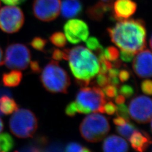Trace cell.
Here are the masks:
<instances>
[{
	"label": "cell",
	"mask_w": 152,
	"mask_h": 152,
	"mask_svg": "<svg viewBox=\"0 0 152 152\" xmlns=\"http://www.w3.org/2000/svg\"><path fill=\"white\" fill-rule=\"evenodd\" d=\"M112 42L121 50L137 53L146 47L147 30L141 19H126L107 29Z\"/></svg>",
	"instance_id": "6da1fadb"
},
{
	"label": "cell",
	"mask_w": 152,
	"mask_h": 152,
	"mask_svg": "<svg viewBox=\"0 0 152 152\" xmlns=\"http://www.w3.org/2000/svg\"><path fill=\"white\" fill-rule=\"evenodd\" d=\"M76 83L87 86L98 75L100 64L98 58L89 49L82 46L68 49L67 59Z\"/></svg>",
	"instance_id": "7a4b0ae2"
},
{
	"label": "cell",
	"mask_w": 152,
	"mask_h": 152,
	"mask_svg": "<svg viewBox=\"0 0 152 152\" xmlns=\"http://www.w3.org/2000/svg\"><path fill=\"white\" fill-rule=\"evenodd\" d=\"M106 103L103 91L98 86L81 88L76 95L75 101L68 104L65 113L69 117H74L77 113L88 114L91 112L104 113Z\"/></svg>",
	"instance_id": "3957f363"
},
{
	"label": "cell",
	"mask_w": 152,
	"mask_h": 152,
	"mask_svg": "<svg viewBox=\"0 0 152 152\" xmlns=\"http://www.w3.org/2000/svg\"><path fill=\"white\" fill-rule=\"evenodd\" d=\"M40 80L44 88L53 94H67L71 85V79L68 73L55 60H51L45 66Z\"/></svg>",
	"instance_id": "277c9868"
},
{
	"label": "cell",
	"mask_w": 152,
	"mask_h": 152,
	"mask_svg": "<svg viewBox=\"0 0 152 152\" xmlns=\"http://www.w3.org/2000/svg\"><path fill=\"white\" fill-rule=\"evenodd\" d=\"M110 129L107 118L98 113L86 116L80 126L82 137L90 142H98L103 140Z\"/></svg>",
	"instance_id": "5b68a950"
},
{
	"label": "cell",
	"mask_w": 152,
	"mask_h": 152,
	"mask_svg": "<svg viewBox=\"0 0 152 152\" xmlns=\"http://www.w3.org/2000/svg\"><path fill=\"white\" fill-rule=\"evenodd\" d=\"M9 127L12 134L18 138L31 137L37 130L38 120L31 110L18 109L10 119Z\"/></svg>",
	"instance_id": "8992f818"
},
{
	"label": "cell",
	"mask_w": 152,
	"mask_h": 152,
	"mask_svg": "<svg viewBox=\"0 0 152 152\" xmlns=\"http://www.w3.org/2000/svg\"><path fill=\"white\" fill-rule=\"evenodd\" d=\"M31 60V51L23 44H12L6 50L4 64L9 69L25 70L29 65Z\"/></svg>",
	"instance_id": "52a82bcc"
},
{
	"label": "cell",
	"mask_w": 152,
	"mask_h": 152,
	"mask_svg": "<svg viewBox=\"0 0 152 152\" xmlns=\"http://www.w3.org/2000/svg\"><path fill=\"white\" fill-rule=\"evenodd\" d=\"M24 22V15L20 8L8 6L0 9V29L4 32H17L21 29Z\"/></svg>",
	"instance_id": "ba28073f"
},
{
	"label": "cell",
	"mask_w": 152,
	"mask_h": 152,
	"mask_svg": "<svg viewBox=\"0 0 152 152\" xmlns=\"http://www.w3.org/2000/svg\"><path fill=\"white\" fill-rule=\"evenodd\" d=\"M131 118L137 123L145 124L152 118V99L144 95L133 98L129 103Z\"/></svg>",
	"instance_id": "9c48e42d"
},
{
	"label": "cell",
	"mask_w": 152,
	"mask_h": 152,
	"mask_svg": "<svg viewBox=\"0 0 152 152\" xmlns=\"http://www.w3.org/2000/svg\"><path fill=\"white\" fill-rule=\"evenodd\" d=\"M60 7V0H34L33 12L41 21L51 22L59 15Z\"/></svg>",
	"instance_id": "30bf717a"
},
{
	"label": "cell",
	"mask_w": 152,
	"mask_h": 152,
	"mask_svg": "<svg viewBox=\"0 0 152 152\" xmlns=\"http://www.w3.org/2000/svg\"><path fill=\"white\" fill-rule=\"evenodd\" d=\"M66 38L71 44H77L87 39L89 29L87 24L77 19H71L64 26Z\"/></svg>",
	"instance_id": "8fae6325"
},
{
	"label": "cell",
	"mask_w": 152,
	"mask_h": 152,
	"mask_svg": "<svg viewBox=\"0 0 152 152\" xmlns=\"http://www.w3.org/2000/svg\"><path fill=\"white\" fill-rule=\"evenodd\" d=\"M132 68L136 75L141 78L152 77V52L143 49L134 58Z\"/></svg>",
	"instance_id": "7c38bea8"
},
{
	"label": "cell",
	"mask_w": 152,
	"mask_h": 152,
	"mask_svg": "<svg viewBox=\"0 0 152 152\" xmlns=\"http://www.w3.org/2000/svg\"><path fill=\"white\" fill-rule=\"evenodd\" d=\"M137 4L133 0H115L112 5V16L121 21L130 18L136 12Z\"/></svg>",
	"instance_id": "4fadbf2b"
},
{
	"label": "cell",
	"mask_w": 152,
	"mask_h": 152,
	"mask_svg": "<svg viewBox=\"0 0 152 152\" xmlns=\"http://www.w3.org/2000/svg\"><path fill=\"white\" fill-rule=\"evenodd\" d=\"M129 139L131 146L136 152H145L152 144L151 136L145 131L136 130Z\"/></svg>",
	"instance_id": "5bb4252c"
},
{
	"label": "cell",
	"mask_w": 152,
	"mask_h": 152,
	"mask_svg": "<svg viewBox=\"0 0 152 152\" xmlns=\"http://www.w3.org/2000/svg\"><path fill=\"white\" fill-rule=\"evenodd\" d=\"M102 149L103 152H128L129 145L122 137L111 135L104 140Z\"/></svg>",
	"instance_id": "9a60e30c"
},
{
	"label": "cell",
	"mask_w": 152,
	"mask_h": 152,
	"mask_svg": "<svg viewBox=\"0 0 152 152\" xmlns=\"http://www.w3.org/2000/svg\"><path fill=\"white\" fill-rule=\"evenodd\" d=\"M112 3L100 1L89 7L86 11L87 15L94 21H101L104 16L112 10Z\"/></svg>",
	"instance_id": "2e32d148"
},
{
	"label": "cell",
	"mask_w": 152,
	"mask_h": 152,
	"mask_svg": "<svg viewBox=\"0 0 152 152\" xmlns=\"http://www.w3.org/2000/svg\"><path fill=\"white\" fill-rule=\"evenodd\" d=\"M60 9L62 16L69 19L80 15L82 12L83 7L78 0H63Z\"/></svg>",
	"instance_id": "e0dca14e"
},
{
	"label": "cell",
	"mask_w": 152,
	"mask_h": 152,
	"mask_svg": "<svg viewBox=\"0 0 152 152\" xmlns=\"http://www.w3.org/2000/svg\"><path fill=\"white\" fill-rule=\"evenodd\" d=\"M22 78V72L19 70L14 69L9 72L4 73L2 81L6 87H16L20 83Z\"/></svg>",
	"instance_id": "ac0fdd59"
},
{
	"label": "cell",
	"mask_w": 152,
	"mask_h": 152,
	"mask_svg": "<svg viewBox=\"0 0 152 152\" xmlns=\"http://www.w3.org/2000/svg\"><path fill=\"white\" fill-rule=\"evenodd\" d=\"M19 108L16 102L8 95L0 97V112L3 115H10L14 113Z\"/></svg>",
	"instance_id": "d6986e66"
},
{
	"label": "cell",
	"mask_w": 152,
	"mask_h": 152,
	"mask_svg": "<svg viewBox=\"0 0 152 152\" xmlns=\"http://www.w3.org/2000/svg\"><path fill=\"white\" fill-rule=\"evenodd\" d=\"M15 146V141L10 134L4 132L0 134V152H10Z\"/></svg>",
	"instance_id": "ffe728a7"
},
{
	"label": "cell",
	"mask_w": 152,
	"mask_h": 152,
	"mask_svg": "<svg viewBox=\"0 0 152 152\" xmlns=\"http://www.w3.org/2000/svg\"><path fill=\"white\" fill-rule=\"evenodd\" d=\"M46 143L47 140L46 138L41 137L32 144L24 147L19 151H16L15 152H42L43 148L46 146Z\"/></svg>",
	"instance_id": "44dd1931"
},
{
	"label": "cell",
	"mask_w": 152,
	"mask_h": 152,
	"mask_svg": "<svg viewBox=\"0 0 152 152\" xmlns=\"http://www.w3.org/2000/svg\"><path fill=\"white\" fill-rule=\"evenodd\" d=\"M136 130H137L136 126L129 121L127 122L125 125L121 126H117L116 127L117 132L121 136L127 139H129L131 135Z\"/></svg>",
	"instance_id": "7402d4cb"
},
{
	"label": "cell",
	"mask_w": 152,
	"mask_h": 152,
	"mask_svg": "<svg viewBox=\"0 0 152 152\" xmlns=\"http://www.w3.org/2000/svg\"><path fill=\"white\" fill-rule=\"evenodd\" d=\"M49 39L51 42L58 48H63L66 44L65 34L60 32L54 33L50 36Z\"/></svg>",
	"instance_id": "603a6c76"
},
{
	"label": "cell",
	"mask_w": 152,
	"mask_h": 152,
	"mask_svg": "<svg viewBox=\"0 0 152 152\" xmlns=\"http://www.w3.org/2000/svg\"><path fill=\"white\" fill-rule=\"evenodd\" d=\"M86 46L90 50L95 52L99 55L103 51L104 49L102 45L100 44L98 38L94 37H91L86 39Z\"/></svg>",
	"instance_id": "cb8c5ba5"
},
{
	"label": "cell",
	"mask_w": 152,
	"mask_h": 152,
	"mask_svg": "<svg viewBox=\"0 0 152 152\" xmlns=\"http://www.w3.org/2000/svg\"><path fill=\"white\" fill-rule=\"evenodd\" d=\"M103 55L105 59L113 63L118 60L120 56V52L115 47L110 46L104 50Z\"/></svg>",
	"instance_id": "d4e9b609"
},
{
	"label": "cell",
	"mask_w": 152,
	"mask_h": 152,
	"mask_svg": "<svg viewBox=\"0 0 152 152\" xmlns=\"http://www.w3.org/2000/svg\"><path fill=\"white\" fill-rule=\"evenodd\" d=\"M64 152H92L87 147L82 146L77 142H71L65 147Z\"/></svg>",
	"instance_id": "484cf974"
},
{
	"label": "cell",
	"mask_w": 152,
	"mask_h": 152,
	"mask_svg": "<svg viewBox=\"0 0 152 152\" xmlns=\"http://www.w3.org/2000/svg\"><path fill=\"white\" fill-rule=\"evenodd\" d=\"M47 44V40L44 38L36 37L33 39L31 41L30 45L38 51H40L41 52H44V49Z\"/></svg>",
	"instance_id": "4316f807"
},
{
	"label": "cell",
	"mask_w": 152,
	"mask_h": 152,
	"mask_svg": "<svg viewBox=\"0 0 152 152\" xmlns=\"http://www.w3.org/2000/svg\"><path fill=\"white\" fill-rule=\"evenodd\" d=\"M119 92L122 95L127 99L132 97L135 94L134 87L128 84H125L119 87Z\"/></svg>",
	"instance_id": "83f0119b"
},
{
	"label": "cell",
	"mask_w": 152,
	"mask_h": 152,
	"mask_svg": "<svg viewBox=\"0 0 152 152\" xmlns=\"http://www.w3.org/2000/svg\"><path fill=\"white\" fill-rule=\"evenodd\" d=\"M103 92L108 99H113L118 95V87L113 85H108L103 87Z\"/></svg>",
	"instance_id": "f1b7e54d"
},
{
	"label": "cell",
	"mask_w": 152,
	"mask_h": 152,
	"mask_svg": "<svg viewBox=\"0 0 152 152\" xmlns=\"http://www.w3.org/2000/svg\"><path fill=\"white\" fill-rule=\"evenodd\" d=\"M68 49H64L63 50L54 49L52 53V58L54 59V60L57 61L63 59L66 60L68 56Z\"/></svg>",
	"instance_id": "f546056e"
},
{
	"label": "cell",
	"mask_w": 152,
	"mask_h": 152,
	"mask_svg": "<svg viewBox=\"0 0 152 152\" xmlns=\"http://www.w3.org/2000/svg\"><path fill=\"white\" fill-rule=\"evenodd\" d=\"M115 113L118 116L122 117L127 121H129L130 115L129 112V108L125 104H118V107H117V110Z\"/></svg>",
	"instance_id": "4dcf8cb0"
},
{
	"label": "cell",
	"mask_w": 152,
	"mask_h": 152,
	"mask_svg": "<svg viewBox=\"0 0 152 152\" xmlns=\"http://www.w3.org/2000/svg\"><path fill=\"white\" fill-rule=\"evenodd\" d=\"M96 83L99 87H105V86L108 85L109 83V79L108 76L107 74L99 73L96 76Z\"/></svg>",
	"instance_id": "1f68e13d"
},
{
	"label": "cell",
	"mask_w": 152,
	"mask_h": 152,
	"mask_svg": "<svg viewBox=\"0 0 152 152\" xmlns=\"http://www.w3.org/2000/svg\"><path fill=\"white\" fill-rule=\"evenodd\" d=\"M141 89L144 94L152 96V80H144L141 82Z\"/></svg>",
	"instance_id": "d6a6232c"
},
{
	"label": "cell",
	"mask_w": 152,
	"mask_h": 152,
	"mask_svg": "<svg viewBox=\"0 0 152 152\" xmlns=\"http://www.w3.org/2000/svg\"><path fill=\"white\" fill-rule=\"evenodd\" d=\"M42 152H64L63 151V147L59 142H54L49 146L45 148L42 149Z\"/></svg>",
	"instance_id": "836d02e7"
},
{
	"label": "cell",
	"mask_w": 152,
	"mask_h": 152,
	"mask_svg": "<svg viewBox=\"0 0 152 152\" xmlns=\"http://www.w3.org/2000/svg\"><path fill=\"white\" fill-rule=\"evenodd\" d=\"M135 54L132 52L125 51V50H121L120 53V58L123 61L129 63L132 61L134 59Z\"/></svg>",
	"instance_id": "e575fe53"
},
{
	"label": "cell",
	"mask_w": 152,
	"mask_h": 152,
	"mask_svg": "<svg viewBox=\"0 0 152 152\" xmlns=\"http://www.w3.org/2000/svg\"><path fill=\"white\" fill-rule=\"evenodd\" d=\"M104 109L105 113H106L108 115H112L116 112L117 107L112 102L110 101L105 104Z\"/></svg>",
	"instance_id": "d590c367"
},
{
	"label": "cell",
	"mask_w": 152,
	"mask_h": 152,
	"mask_svg": "<svg viewBox=\"0 0 152 152\" xmlns=\"http://www.w3.org/2000/svg\"><path fill=\"white\" fill-rule=\"evenodd\" d=\"M130 72L126 69L120 70L118 77L121 82H125L127 81L130 78Z\"/></svg>",
	"instance_id": "8d00e7d4"
},
{
	"label": "cell",
	"mask_w": 152,
	"mask_h": 152,
	"mask_svg": "<svg viewBox=\"0 0 152 152\" xmlns=\"http://www.w3.org/2000/svg\"><path fill=\"white\" fill-rule=\"evenodd\" d=\"M30 66H31V69L33 73H39L41 69V67L39 65L38 61H31L30 63Z\"/></svg>",
	"instance_id": "74e56055"
},
{
	"label": "cell",
	"mask_w": 152,
	"mask_h": 152,
	"mask_svg": "<svg viewBox=\"0 0 152 152\" xmlns=\"http://www.w3.org/2000/svg\"><path fill=\"white\" fill-rule=\"evenodd\" d=\"M127 122H128L127 120H125L124 118L120 117V116H117V117L114 118L113 119V122L114 124L117 125V126H121L123 125H125Z\"/></svg>",
	"instance_id": "f35d334b"
},
{
	"label": "cell",
	"mask_w": 152,
	"mask_h": 152,
	"mask_svg": "<svg viewBox=\"0 0 152 152\" xmlns=\"http://www.w3.org/2000/svg\"><path fill=\"white\" fill-rule=\"evenodd\" d=\"M4 4L10 6L20 5L26 0H1Z\"/></svg>",
	"instance_id": "ab89813d"
},
{
	"label": "cell",
	"mask_w": 152,
	"mask_h": 152,
	"mask_svg": "<svg viewBox=\"0 0 152 152\" xmlns=\"http://www.w3.org/2000/svg\"><path fill=\"white\" fill-rule=\"evenodd\" d=\"M3 95H8L11 96L12 94L11 91L8 89L0 88V97H1ZM2 115H3V114L0 112V116H2Z\"/></svg>",
	"instance_id": "60d3db41"
},
{
	"label": "cell",
	"mask_w": 152,
	"mask_h": 152,
	"mask_svg": "<svg viewBox=\"0 0 152 152\" xmlns=\"http://www.w3.org/2000/svg\"><path fill=\"white\" fill-rule=\"evenodd\" d=\"M126 100V98L122 95H117L114 98V101L115 103L118 104H124Z\"/></svg>",
	"instance_id": "b9f144b4"
},
{
	"label": "cell",
	"mask_w": 152,
	"mask_h": 152,
	"mask_svg": "<svg viewBox=\"0 0 152 152\" xmlns=\"http://www.w3.org/2000/svg\"><path fill=\"white\" fill-rule=\"evenodd\" d=\"M4 64V54L2 50L0 47V66L3 65Z\"/></svg>",
	"instance_id": "7bdbcfd3"
},
{
	"label": "cell",
	"mask_w": 152,
	"mask_h": 152,
	"mask_svg": "<svg viewBox=\"0 0 152 152\" xmlns=\"http://www.w3.org/2000/svg\"><path fill=\"white\" fill-rule=\"evenodd\" d=\"M4 129V123L3 121L0 118V133L2 132V131Z\"/></svg>",
	"instance_id": "ee69618b"
},
{
	"label": "cell",
	"mask_w": 152,
	"mask_h": 152,
	"mask_svg": "<svg viewBox=\"0 0 152 152\" xmlns=\"http://www.w3.org/2000/svg\"><path fill=\"white\" fill-rule=\"evenodd\" d=\"M102 1H103L105 2H108V3H112V2L114 1V0H101Z\"/></svg>",
	"instance_id": "f6af8a7d"
},
{
	"label": "cell",
	"mask_w": 152,
	"mask_h": 152,
	"mask_svg": "<svg viewBox=\"0 0 152 152\" xmlns=\"http://www.w3.org/2000/svg\"><path fill=\"white\" fill-rule=\"evenodd\" d=\"M149 45H150L151 49H152V36H151V37L150 41H149Z\"/></svg>",
	"instance_id": "bcb514c9"
},
{
	"label": "cell",
	"mask_w": 152,
	"mask_h": 152,
	"mask_svg": "<svg viewBox=\"0 0 152 152\" xmlns=\"http://www.w3.org/2000/svg\"><path fill=\"white\" fill-rule=\"evenodd\" d=\"M151 131H152V121H151Z\"/></svg>",
	"instance_id": "7dc6e473"
},
{
	"label": "cell",
	"mask_w": 152,
	"mask_h": 152,
	"mask_svg": "<svg viewBox=\"0 0 152 152\" xmlns=\"http://www.w3.org/2000/svg\"><path fill=\"white\" fill-rule=\"evenodd\" d=\"M0 6H1V2H0Z\"/></svg>",
	"instance_id": "c3c4849f"
}]
</instances>
